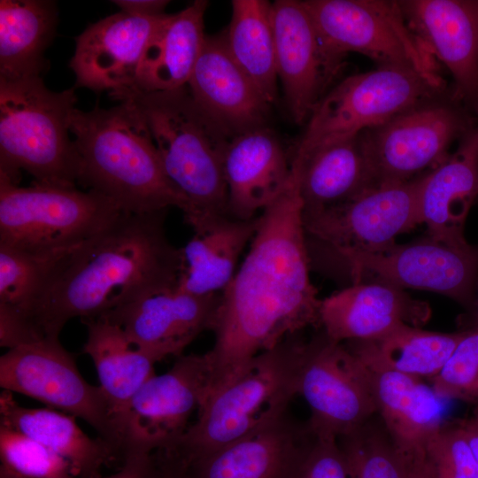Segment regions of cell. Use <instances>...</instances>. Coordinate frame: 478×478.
<instances>
[{"mask_svg":"<svg viewBox=\"0 0 478 478\" xmlns=\"http://www.w3.org/2000/svg\"><path fill=\"white\" fill-rule=\"evenodd\" d=\"M297 170L259 216L249 250L220 293L206 352L209 397L232 382L260 353L310 326H320L321 299L310 278ZM207 397V398H208Z\"/></svg>","mask_w":478,"mask_h":478,"instance_id":"1","label":"cell"},{"mask_svg":"<svg viewBox=\"0 0 478 478\" xmlns=\"http://www.w3.org/2000/svg\"><path fill=\"white\" fill-rule=\"evenodd\" d=\"M166 212H121L72 250L42 295L26 310L16 309L35 336L58 338L73 318L96 319L176 286L183 267L182 252L166 236Z\"/></svg>","mask_w":478,"mask_h":478,"instance_id":"2","label":"cell"},{"mask_svg":"<svg viewBox=\"0 0 478 478\" xmlns=\"http://www.w3.org/2000/svg\"><path fill=\"white\" fill-rule=\"evenodd\" d=\"M70 132L78 153V183L112 200L123 212H189L168 179L149 127L136 105L120 100L112 108L74 109Z\"/></svg>","mask_w":478,"mask_h":478,"instance_id":"3","label":"cell"},{"mask_svg":"<svg viewBox=\"0 0 478 478\" xmlns=\"http://www.w3.org/2000/svg\"><path fill=\"white\" fill-rule=\"evenodd\" d=\"M110 96L130 100L141 112L168 179L189 202L184 219L193 231L229 216L224 154L232 137L202 111L188 87L157 92L127 88Z\"/></svg>","mask_w":478,"mask_h":478,"instance_id":"4","label":"cell"},{"mask_svg":"<svg viewBox=\"0 0 478 478\" xmlns=\"http://www.w3.org/2000/svg\"><path fill=\"white\" fill-rule=\"evenodd\" d=\"M304 345L296 335L255 357L239 377L207 398L178 440L160 450L182 459L204 455L280 419L297 396Z\"/></svg>","mask_w":478,"mask_h":478,"instance_id":"5","label":"cell"},{"mask_svg":"<svg viewBox=\"0 0 478 478\" xmlns=\"http://www.w3.org/2000/svg\"><path fill=\"white\" fill-rule=\"evenodd\" d=\"M74 89L55 92L41 76L0 78V173L21 169L40 184L75 188L80 162L70 139Z\"/></svg>","mask_w":478,"mask_h":478,"instance_id":"6","label":"cell"},{"mask_svg":"<svg viewBox=\"0 0 478 478\" xmlns=\"http://www.w3.org/2000/svg\"><path fill=\"white\" fill-rule=\"evenodd\" d=\"M447 95L442 76L380 66L344 78L313 109L292 157L358 136L399 113Z\"/></svg>","mask_w":478,"mask_h":478,"instance_id":"7","label":"cell"},{"mask_svg":"<svg viewBox=\"0 0 478 478\" xmlns=\"http://www.w3.org/2000/svg\"><path fill=\"white\" fill-rule=\"evenodd\" d=\"M121 212L93 190L34 182L19 187L0 173V245L34 254L72 250L94 236Z\"/></svg>","mask_w":478,"mask_h":478,"instance_id":"8","label":"cell"},{"mask_svg":"<svg viewBox=\"0 0 478 478\" xmlns=\"http://www.w3.org/2000/svg\"><path fill=\"white\" fill-rule=\"evenodd\" d=\"M421 175L374 186L331 207L304 212L311 267L328 274L343 257L386 251L396 244L397 236L421 224L418 203Z\"/></svg>","mask_w":478,"mask_h":478,"instance_id":"9","label":"cell"},{"mask_svg":"<svg viewBox=\"0 0 478 478\" xmlns=\"http://www.w3.org/2000/svg\"><path fill=\"white\" fill-rule=\"evenodd\" d=\"M330 55L343 61L349 52L380 66L409 68L441 76L439 63L410 28L397 1H302Z\"/></svg>","mask_w":478,"mask_h":478,"instance_id":"10","label":"cell"},{"mask_svg":"<svg viewBox=\"0 0 478 478\" xmlns=\"http://www.w3.org/2000/svg\"><path fill=\"white\" fill-rule=\"evenodd\" d=\"M473 127L469 112L453 95H444L363 131L359 137L374 185L409 181L433 169Z\"/></svg>","mask_w":478,"mask_h":478,"instance_id":"11","label":"cell"},{"mask_svg":"<svg viewBox=\"0 0 478 478\" xmlns=\"http://www.w3.org/2000/svg\"><path fill=\"white\" fill-rule=\"evenodd\" d=\"M328 274L345 276L351 284L369 278L402 289L435 292L467 311L474 303L478 280V245L456 246L428 235L381 252L348 254Z\"/></svg>","mask_w":478,"mask_h":478,"instance_id":"12","label":"cell"},{"mask_svg":"<svg viewBox=\"0 0 478 478\" xmlns=\"http://www.w3.org/2000/svg\"><path fill=\"white\" fill-rule=\"evenodd\" d=\"M0 385L83 419L122 457L115 418L104 394L82 377L59 338L8 349L0 358Z\"/></svg>","mask_w":478,"mask_h":478,"instance_id":"13","label":"cell"},{"mask_svg":"<svg viewBox=\"0 0 478 478\" xmlns=\"http://www.w3.org/2000/svg\"><path fill=\"white\" fill-rule=\"evenodd\" d=\"M297 395L310 407L306 424L316 436L338 439L377 414L368 368L324 332L305 343Z\"/></svg>","mask_w":478,"mask_h":478,"instance_id":"14","label":"cell"},{"mask_svg":"<svg viewBox=\"0 0 478 478\" xmlns=\"http://www.w3.org/2000/svg\"><path fill=\"white\" fill-rule=\"evenodd\" d=\"M211 382L206 353L181 355L169 371L147 380L117 418L122 460L128 453H153L178 440L206 401Z\"/></svg>","mask_w":478,"mask_h":478,"instance_id":"15","label":"cell"},{"mask_svg":"<svg viewBox=\"0 0 478 478\" xmlns=\"http://www.w3.org/2000/svg\"><path fill=\"white\" fill-rule=\"evenodd\" d=\"M313 434L285 413L212 452L182 459L157 451L156 461L178 478H293Z\"/></svg>","mask_w":478,"mask_h":478,"instance_id":"16","label":"cell"},{"mask_svg":"<svg viewBox=\"0 0 478 478\" xmlns=\"http://www.w3.org/2000/svg\"><path fill=\"white\" fill-rule=\"evenodd\" d=\"M276 68L293 120L307 121L343 63L327 50L302 1L272 4Z\"/></svg>","mask_w":478,"mask_h":478,"instance_id":"17","label":"cell"},{"mask_svg":"<svg viewBox=\"0 0 478 478\" xmlns=\"http://www.w3.org/2000/svg\"><path fill=\"white\" fill-rule=\"evenodd\" d=\"M220 293L200 296L179 287L157 291L98 317L119 325L128 339L157 362L182 355L204 330H211Z\"/></svg>","mask_w":478,"mask_h":478,"instance_id":"18","label":"cell"},{"mask_svg":"<svg viewBox=\"0 0 478 478\" xmlns=\"http://www.w3.org/2000/svg\"><path fill=\"white\" fill-rule=\"evenodd\" d=\"M397 4L410 28L451 73L454 98L478 114V0Z\"/></svg>","mask_w":478,"mask_h":478,"instance_id":"19","label":"cell"},{"mask_svg":"<svg viewBox=\"0 0 478 478\" xmlns=\"http://www.w3.org/2000/svg\"><path fill=\"white\" fill-rule=\"evenodd\" d=\"M164 15L142 17L120 11L89 25L75 38L69 64L76 87L97 92L134 87L143 51Z\"/></svg>","mask_w":478,"mask_h":478,"instance_id":"20","label":"cell"},{"mask_svg":"<svg viewBox=\"0 0 478 478\" xmlns=\"http://www.w3.org/2000/svg\"><path fill=\"white\" fill-rule=\"evenodd\" d=\"M187 87L229 136L265 127L271 104L235 61L223 34L206 35Z\"/></svg>","mask_w":478,"mask_h":478,"instance_id":"21","label":"cell"},{"mask_svg":"<svg viewBox=\"0 0 478 478\" xmlns=\"http://www.w3.org/2000/svg\"><path fill=\"white\" fill-rule=\"evenodd\" d=\"M430 315L429 305L405 289L365 281L321 299L320 326L331 340L345 343L374 339L401 324L420 328Z\"/></svg>","mask_w":478,"mask_h":478,"instance_id":"22","label":"cell"},{"mask_svg":"<svg viewBox=\"0 0 478 478\" xmlns=\"http://www.w3.org/2000/svg\"><path fill=\"white\" fill-rule=\"evenodd\" d=\"M229 216L251 220L282 193L291 176V160L266 127L233 136L224 154Z\"/></svg>","mask_w":478,"mask_h":478,"instance_id":"23","label":"cell"},{"mask_svg":"<svg viewBox=\"0 0 478 478\" xmlns=\"http://www.w3.org/2000/svg\"><path fill=\"white\" fill-rule=\"evenodd\" d=\"M478 201V127L459 141L456 150L423 173L418 203L428 235L440 242L465 246L464 230L471 207Z\"/></svg>","mask_w":478,"mask_h":478,"instance_id":"24","label":"cell"},{"mask_svg":"<svg viewBox=\"0 0 478 478\" xmlns=\"http://www.w3.org/2000/svg\"><path fill=\"white\" fill-rule=\"evenodd\" d=\"M377 414L402 459L424 452L443 425L444 399L421 379L369 369Z\"/></svg>","mask_w":478,"mask_h":478,"instance_id":"25","label":"cell"},{"mask_svg":"<svg viewBox=\"0 0 478 478\" xmlns=\"http://www.w3.org/2000/svg\"><path fill=\"white\" fill-rule=\"evenodd\" d=\"M207 5V1L197 0L162 17L143 51L132 88L157 92L187 86L206 37L204 16Z\"/></svg>","mask_w":478,"mask_h":478,"instance_id":"26","label":"cell"},{"mask_svg":"<svg viewBox=\"0 0 478 478\" xmlns=\"http://www.w3.org/2000/svg\"><path fill=\"white\" fill-rule=\"evenodd\" d=\"M1 425L41 443L71 466L77 478H98L100 470L121 459L107 440L85 434L75 417L49 408H27L17 403L12 392L0 395Z\"/></svg>","mask_w":478,"mask_h":478,"instance_id":"27","label":"cell"},{"mask_svg":"<svg viewBox=\"0 0 478 478\" xmlns=\"http://www.w3.org/2000/svg\"><path fill=\"white\" fill-rule=\"evenodd\" d=\"M258 222V216L251 220L226 216L194 231L181 248L183 267L179 287L200 296L221 293L234 277Z\"/></svg>","mask_w":478,"mask_h":478,"instance_id":"28","label":"cell"},{"mask_svg":"<svg viewBox=\"0 0 478 478\" xmlns=\"http://www.w3.org/2000/svg\"><path fill=\"white\" fill-rule=\"evenodd\" d=\"M290 160L298 172L304 212L342 204L375 186L359 135Z\"/></svg>","mask_w":478,"mask_h":478,"instance_id":"29","label":"cell"},{"mask_svg":"<svg viewBox=\"0 0 478 478\" xmlns=\"http://www.w3.org/2000/svg\"><path fill=\"white\" fill-rule=\"evenodd\" d=\"M81 321L88 331L83 351L96 366L99 387L117 425V418L134 395L156 374L157 361L133 343L119 325L103 318Z\"/></svg>","mask_w":478,"mask_h":478,"instance_id":"30","label":"cell"},{"mask_svg":"<svg viewBox=\"0 0 478 478\" xmlns=\"http://www.w3.org/2000/svg\"><path fill=\"white\" fill-rule=\"evenodd\" d=\"M464 334V330L441 333L401 324L382 336L344 343L369 369L431 380L441 372Z\"/></svg>","mask_w":478,"mask_h":478,"instance_id":"31","label":"cell"},{"mask_svg":"<svg viewBox=\"0 0 478 478\" xmlns=\"http://www.w3.org/2000/svg\"><path fill=\"white\" fill-rule=\"evenodd\" d=\"M57 20L53 1H0V78L41 76Z\"/></svg>","mask_w":478,"mask_h":478,"instance_id":"32","label":"cell"},{"mask_svg":"<svg viewBox=\"0 0 478 478\" xmlns=\"http://www.w3.org/2000/svg\"><path fill=\"white\" fill-rule=\"evenodd\" d=\"M229 25L223 33L227 47L265 99L277 98L275 41L272 4L266 0H233Z\"/></svg>","mask_w":478,"mask_h":478,"instance_id":"33","label":"cell"},{"mask_svg":"<svg viewBox=\"0 0 478 478\" xmlns=\"http://www.w3.org/2000/svg\"><path fill=\"white\" fill-rule=\"evenodd\" d=\"M72 250L34 254L0 245V304L19 311L29 307L42 295L60 261Z\"/></svg>","mask_w":478,"mask_h":478,"instance_id":"34","label":"cell"},{"mask_svg":"<svg viewBox=\"0 0 478 478\" xmlns=\"http://www.w3.org/2000/svg\"><path fill=\"white\" fill-rule=\"evenodd\" d=\"M374 417L338 438L351 478H405L400 456L381 419Z\"/></svg>","mask_w":478,"mask_h":478,"instance_id":"35","label":"cell"},{"mask_svg":"<svg viewBox=\"0 0 478 478\" xmlns=\"http://www.w3.org/2000/svg\"><path fill=\"white\" fill-rule=\"evenodd\" d=\"M1 468L15 478H77L70 464L36 440L0 424Z\"/></svg>","mask_w":478,"mask_h":478,"instance_id":"36","label":"cell"},{"mask_svg":"<svg viewBox=\"0 0 478 478\" xmlns=\"http://www.w3.org/2000/svg\"><path fill=\"white\" fill-rule=\"evenodd\" d=\"M464 331L441 372L430 380L431 387L444 400L478 405V329Z\"/></svg>","mask_w":478,"mask_h":478,"instance_id":"37","label":"cell"},{"mask_svg":"<svg viewBox=\"0 0 478 478\" xmlns=\"http://www.w3.org/2000/svg\"><path fill=\"white\" fill-rule=\"evenodd\" d=\"M425 456L434 478H478V463L456 421L429 437Z\"/></svg>","mask_w":478,"mask_h":478,"instance_id":"38","label":"cell"},{"mask_svg":"<svg viewBox=\"0 0 478 478\" xmlns=\"http://www.w3.org/2000/svg\"><path fill=\"white\" fill-rule=\"evenodd\" d=\"M293 478H351L338 439L313 435Z\"/></svg>","mask_w":478,"mask_h":478,"instance_id":"39","label":"cell"},{"mask_svg":"<svg viewBox=\"0 0 478 478\" xmlns=\"http://www.w3.org/2000/svg\"><path fill=\"white\" fill-rule=\"evenodd\" d=\"M105 478H157L152 453L136 451L127 454L122 467Z\"/></svg>","mask_w":478,"mask_h":478,"instance_id":"40","label":"cell"},{"mask_svg":"<svg viewBox=\"0 0 478 478\" xmlns=\"http://www.w3.org/2000/svg\"><path fill=\"white\" fill-rule=\"evenodd\" d=\"M120 7L121 12L135 16L158 17L165 13L168 4L166 0H115L112 1Z\"/></svg>","mask_w":478,"mask_h":478,"instance_id":"41","label":"cell"},{"mask_svg":"<svg viewBox=\"0 0 478 478\" xmlns=\"http://www.w3.org/2000/svg\"><path fill=\"white\" fill-rule=\"evenodd\" d=\"M456 423L462 430L465 438L478 463V405L467 418L458 420Z\"/></svg>","mask_w":478,"mask_h":478,"instance_id":"42","label":"cell"},{"mask_svg":"<svg viewBox=\"0 0 478 478\" xmlns=\"http://www.w3.org/2000/svg\"><path fill=\"white\" fill-rule=\"evenodd\" d=\"M401 460L405 467V478H434L426 459L425 451L410 458L401 459Z\"/></svg>","mask_w":478,"mask_h":478,"instance_id":"43","label":"cell"},{"mask_svg":"<svg viewBox=\"0 0 478 478\" xmlns=\"http://www.w3.org/2000/svg\"><path fill=\"white\" fill-rule=\"evenodd\" d=\"M461 330L478 329V280L475 287V295L472 306L465 316L460 318Z\"/></svg>","mask_w":478,"mask_h":478,"instance_id":"44","label":"cell"},{"mask_svg":"<svg viewBox=\"0 0 478 478\" xmlns=\"http://www.w3.org/2000/svg\"><path fill=\"white\" fill-rule=\"evenodd\" d=\"M155 463V462H154ZM157 478H178V476L173 474L169 469L160 466L155 463Z\"/></svg>","mask_w":478,"mask_h":478,"instance_id":"45","label":"cell"},{"mask_svg":"<svg viewBox=\"0 0 478 478\" xmlns=\"http://www.w3.org/2000/svg\"><path fill=\"white\" fill-rule=\"evenodd\" d=\"M478 202V201H477Z\"/></svg>","mask_w":478,"mask_h":478,"instance_id":"46","label":"cell"}]
</instances>
